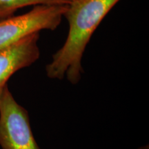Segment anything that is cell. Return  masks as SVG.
Masks as SVG:
<instances>
[{
    "label": "cell",
    "mask_w": 149,
    "mask_h": 149,
    "mask_svg": "<svg viewBox=\"0 0 149 149\" xmlns=\"http://www.w3.org/2000/svg\"><path fill=\"white\" fill-rule=\"evenodd\" d=\"M68 6L36 5L26 13L0 20V49L34 33L56 29Z\"/></svg>",
    "instance_id": "obj_2"
},
{
    "label": "cell",
    "mask_w": 149,
    "mask_h": 149,
    "mask_svg": "<svg viewBox=\"0 0 149 149\" xmlns=\"http://www.w3.org/2000/svg\"><path fill=\"white\" fill-rule=\"evenodd\" d=\"M120 0H74L64 15L69 30L66 42L46 66L51 79H62L66 76L72 84L81 78L84 52L93 33L111 9Z\"/></svg>",
    "instance_id": "obj_1"
},
{
    "label": "cell",
    "mask_w": 149,
    "mask_h": 149,
    "mask_svg": "<svg viewBox=\"0 0 149 149\" xmlns=\"http://www.w3.org/2000/svg\"><path fill=\"white\" fill-rule=\"evenodd\" d=\"M71 0H0V20L10 17L18 9L36 5L70 4Z\"/></svg>",
    "instance_id": "obj_5"
},
{
    "label": "cell",
    "mask_w": 149,
    "mask_h": 149,
    "mask_svg": "<svg viewBox=\"0 0 149 149\" xmlns=\"http://www.w3.org/2000/svg\"><path fill=\"white\" fill-rule=\"evenodd\" d=\"M137 149H149V146L148 144H146V145H144V146L139 147Z\"/></svg>",
    "instance_id": "obj_6"
},
{
    "label": "cell",
    "mask_w": 149,
    "mask_h": 149,
    "mask_svg": "<svg viewBox=\"0 0 149 149\" xmlns=\"http://www.w3.org/2000/svg\"><path fill=\"white\" fill-rule=\"evenodd\" d=\"M1 149H41L33 136L29 113L13 96L7 84L0 88Z\"/></svg>",
    "instance_id": "obj_3"
},
{
    "label": "cell",
    "mask_w": 149,
    "mask_h": 149,
    "mask_svg": "<svg viewBox=\"0 0 149 149\" xmlns=\"http://www.w3.org/2000/svg\"><path fill=\"white\" fill-rule=\"evenodd\" d=\"M39 39L40 32L34 33L0 49V88L17 71L38 60L40 56Z\"/></svg>",
    "instance_id": "obj_4"
},
{
    "label": "cell",
    "mask_w": 149,
    "mask_h": 149,
    "mask_svg": "<svg viewBox=\"0 0 149 149\" xmlns=\"http://www.w3.org/2000/svg\"><path fill=\"white\" fill-rule=\"evenodd\" d=\"M71 1H74V0H71Z\"/></svg>",
    "instance_id": "obj_7"
}]
</instances>
